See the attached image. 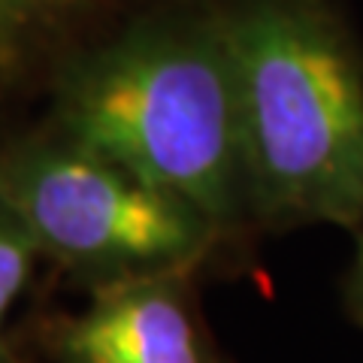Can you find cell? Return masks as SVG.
I'll return each mask as SVG.
<instances>
[{
	"label": "cell",
	"instance_id": "8992f818",
	"mask_svg": "<svg viewBox=\"0 0 363 363\" xmlns=\"http://www.w3.org/2000/svg\"><path fill=\"white\" fill-rule=\"evenodd\" d=\"M40 257L43 255L28 227L16 218V212L6 203H0V348H9L4 339L6 318L16 300L25 294Z\"/></svg>",
	"mask_w": 363,
	"mask_h": 363
},
{
	"label": "cell",
	"instance_id": "ba28073f",
	"mask_svg": "<svg viewBox=\"0 0 363 363\" xmlns=\"http://www.w3.org/2000/svg\"><path fill=\"white\" fill-rule=\"evenodd\" d=\"M0 363H21L9 348H0Z\"/></svg>",
	"mask_w": 363,
	"mask_h": 363
},
{
	"label": "cell",
	"instance_id": "3957f363",
	"mask_svg": "<svg viewBox=\"0 0 363 363\" xmlns=\"http://www.w3.org/2000/svg\"><path fill=\"white\" fill-rule=\"evenodd\" d=\"M0 203L40 255L91 288L188 272L224 233L200 209L61 130L0 149Z\"/></svg>",
	"mask_w": 363,
	"mask_h": 363
},
{
	"label": "cell",
	"instance_id": "6da1fadb",
	"mask_svg": "<svg viewBox=\"0 0 363 363\" xmlns=\"http://www.w3.org/2000/svg\"><path fill=\"white\" fill-rule=\"evenodd\" d=\"M230 64L248 215L363 221V55L330 0H240L215 16Z\"/></svg>",
	"mask_w": 363,
	"mask_h": 363
},
{
	"label": "cell",
	"instance_id": "7a4b0ae2",
	"mask_svg": "<svg viewBox=\"0 0 363 363\" xmlns=\"http://www.w3.org/2000/svg\"><path fill=\"white\" fill-rule=\"evenodd\" d=\"M55 130L191 203L224 236L252 221L215 16L136 25L79 55L58 79Z\"/></svg>",
	"mask_w": 363,
	"mask_h": 363
},
{
	"label": "cell",
	"instance_id": "277c9868",
	"mask_svg": "<svg viewBox=\"0 0 363 363\" xmlns=\"http://www.w3.org/2000/svg\"><path fill=\"white\" fill-rule=\"evenodd\" d=\"M188 272L91 288L85 309L43 318L52 363H227L197 309Z\"/></svg>",
	"mask_w": 363,
	"mask_h": 363
},
{
	"label": "cell",
	"instance_id": "52a82bcc",
	"mask_svg": "<svg viewBox=\"0 0 363 363\" xmlns=\"http://www.w3.org/2000/svg\"><path fill=\"white\" fill-rule=\"evenodd\" d=\"M354 236H357V252H354V264H351L345 276V306L348 315L354 318V324L363 330V221L354 227Z\"/></svg>",
	"mask_w": 363,
	"mask_h": 363
},
{
	"label": "cell",
	"instance_id": "5b68a950",
	"mask_svg": "<svg viewBox=\"0 0 363 363\" xmlns=\"http://www.w3.org/2000/svg\"><path fill=\"white\" fill-rule=\"evenodd\" d=\"M88 0H0V85L21 79Z\"/></svg>",
	"mask_w": 363,
	"mask_h": 363
}]
</instances>
